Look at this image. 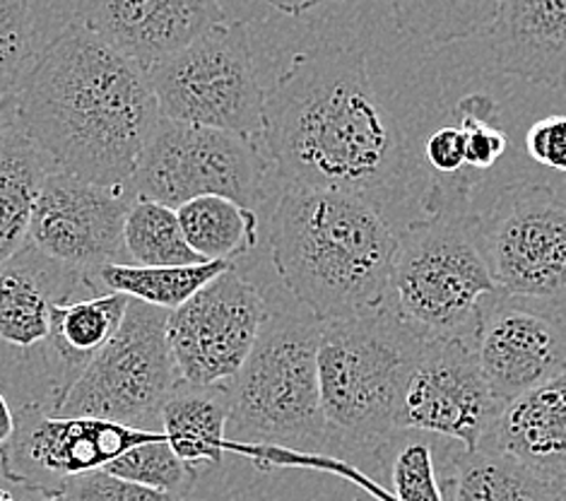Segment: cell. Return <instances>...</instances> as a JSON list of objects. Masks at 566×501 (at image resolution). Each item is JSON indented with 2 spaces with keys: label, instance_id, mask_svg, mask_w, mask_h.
Wrapping results in <instances>:
<instances>
[{
  "label": "cell",
  "instance_id": "obj_1",
  "mask_svg": "<svg viewBox=\"0 0 566 501\" xmlns=\"http://www.w3.org/2000/svg\"><path fill=\"white\" fill-rule=\"evenodd\" d=\"M285 186L353 194L386 212L417 171L396 116L353 49H312L265 92L263 133Z\"/></svg>",
  "mask_w": 566,
  "mask_h": 501
},
{
  "label": "cell",
  "instance_id": "obj_2",
  "mask_svg": "<svg viewBox=\"0 0 566 501\" xmlns=\"http://www.w3.org/2000/svg\"><path fill=\"white\" fill-rule=\"evenodd\" d=\"M159 118L143 67L75 20L18 90V131L53 167L99 186L130 188Z\"/></svg>",
  "mask_w": 566,
  "mask_h": 501
},
{
  "label": "cell",
  "instance_id": "obj_3",
  "mask_svg": "<svg viewBox=\"0 0 566 501\" xmlns=\"http://www.w3.org/2000/svg\"><path fill=\"white\" fill-rule=\"evenodd\" d=\"M396 247L384 210L328 188L285 186L271 220L277 275L321 323L388 306Z\"/></svg>",
  "mask_w": 566,
  "mask_h": 501
},
{
  "label": "cell",
  "instance_id": "obj_4",
  "mask_svg": "<svg viewBox=\"0 0 566 501\" xmlns=\"http://www.w3.org/2000/svg\"><path fill=\"white\" fill-rule=\"evenodd\" d=\"M502 296L482 247L473 181L465 171L434 174L424 194V218L398 232L390 309L424 341L473 337Z\"/></svg>",
  "mask_w": 566,
  "mask_h": 501
},
{
  "label": "cell",
  "instance_id": "obj_5",
  "mask_svg": "<svg viewBox=\"0 0 566 501\" xmlns=\"http://www.w3.org/2000/svg\"><path fill=\"white\" fill-rule=\"evenodd\" d=\"M424 337L390 306L376 314L321 323L316 367L328 429L349 439L396 431V415Z\"/></svg>",
  "mask_w": 566,
  "mask_h": 501
},
{
  "label": "cell",
  "instance_id": "obj_6",
  "mask_svg": "<svg viewBox=\"0 0 566 501\" xmlns=\"http://www.w3.org/2000/svg\"><path fill=\"white\" fill-rule=\"evenodd\" d=\"M321 321L268 316L241 372L227 384V439L306 451L326 441L318 388Z\"/></svg>",
  "mask_w": 566,
  "mask_h": 501
},
{
  "label": "cell",
  "instance_id": "obj_7",
  "mask_svg": "<svg viewBox=\"0 0 566 501\" xmlns=\"http://www.w3.org/2000/svg\"><path fill=\"white\" fill-rule=\"evenodd\" d=\"M159 116L261 138L265 90L249 24L227 20L145 71Z\"/></svg>",
  "mask_w": 566,
  "mask_h": 501
},
{
  "label": "cell",
  "instance_id": "obj_8",
  "mask_svg": "<svg viewBox=\"0 0 566 501\" xmlns=\"http://www.w3.org/2000/svg\"><path fill=\"white\" fill-rule=\"evenodd\" d=\"M167 321V309L130 300L116 335L49 413L112 419L138 429L159 422L161 405L179 384Z\"/></svg>",
  "mask_w": 566,
  "mask_h": 501
},
{
  "label": "cell",
  "instance_id": "obj_9",
  "mask_svg": "<svg viewBox=\"0 0 566 501\" xmlns=\"http://www.w3.org/2000/svg\"><path fill=\"white\" fill-rule=\"evenodd\" d=\"M265 159L255 138L159 118L133 171L136 198L181 208L200 196H224L255 210L265 198Z\"/></svg>",
  "mask_w": 566,
  "mask_h": 501
},
{
  "label": "cell",
  "instance_id": "obj_10",
  "mask_svg": "<svg viewBox=\"0 0 566 501\" xmlns=\"http://www.w3.org/2000/svg\"><path fill=\"white\" fill-rule=\"evenodd\" d=\"M492 278L511 300H566V200L543 184L506 186L480 215Z\"/></svg>",
  "mask_w": 566,
  "mask_h": 501
},
{
  "label": "cell",
  "instance_id": "obj_11",
  "mask_svg": "<svg viewBox=\"0 0 566 501\" xmlns=\"http://www.w3.org/2000/svg\"><path fill=\"white\" fill-rule=\"evenodd\" d=\"M271 311L255 284L232 265L179 309L169 311L167 337L179 382L222 386L244 367Z\"/></svg>",
  "mask_w": 566,
  "mask_h": 501
},
{
  "label": "cell",
  "instance_id": "obj_12",
  "mask_svg": "<svg viewBox=\"0 0 566 501\" xmlns=\"http://www.w3.org/2000/svg\"><path fill=\"white\" fill-rule=\"evenodd\" d=\"M15 417V437L0 458V470L10 482L46 499H59L71 478L104 470L133 446L161 437V429H138L99 417H61L42 405H27Z\"/></svg>",
  "mask_w": 566,
  "mask_h": 501
},
{
  "label": "cell",
  "instance_id": "obj_13",
  "mask_svg": "<svg viewBox=\"0 0 566 501\" xmlns=\"http://www.w3.org/2000/svg\"><path fill=\"white\" fill-rule=\"evenodd\" d=\"M478 367L473 337L424 341L396 415V431H424L463 443L484 446L502 410Z\"/></svg>",
  "mask_w": 566,
  "mask_h": 501
},
{
  "label": "cell",
  "instance_id": "obj_14",
  "mask_svg": "<svg viewBox=\"0 0 566 501\" xmlns=\"http://www.w3.org/2000/svg\"><path fill=\"white\" fill-rule=\"evenodd\" d=\"M133 200V188L99 186L51 165L39 188L27 243L90 280L106 263H126L124 222Z\"/></svg>",
  "mask_w": 566,
  "mask_h": 501
},
{
  "label": "cell",
  "instance_id": "obj_15",
  "mask_svg": "<svg viewBox=\"0 0 566 501\" xmlns=\"http://www.w3.org/2000/svg\"><path fill=\"white\" fill-rule=\"evenodd\" d=\"M73 20L147 71L229 18L222 0H77Z\"/></svg>",
  "mask_w": 566,
  "mask_h": 501
},
{
  "label": "cell",
  "instance_id": "obj_16",
  "mask_svg": "<svg viewBox=\"0 0 566 501\" xmlns=\"http://www.w3.org/2000/svg\"><path fill=\"white\" fill-rule=\"evenodd\" d=\"M482 378L496 400H511L566 367V333L557 321L521 309L502 294L473 333Z\"/></svg>",
  "mask_w": 566,
  "mask_h": 501
},
{
  "label": "cell",
  "instance_id": "obj_17",
  "mask_svg": "<svg viewBox=\"0 0 566 501\" xmlns=\"http://www.w3.org/2000/svg\"><path fill=\"white\" fill-rule=\"evenodd\" d=\"M92 290L85 273L63 265L30 243L0 265V343L18 349L44 345L53 309Z\"/></svg>",
  "mask_w": 566,
  "mask_h": 501
},
{
  "label": "cell",
  "instance_id": "obj_18",
  "mask_svg": "<svg viewBox=\"0 0 566 501\" xmlns=\"http://www.w3.org/2000/svg\"><path fill=\"white\" fill-rule=\"evenodd\" d=\"M502 73L533 85H566V0H502L488 30Z\"/></svg>",
  "mask_w": 566,
  "mask_h": 501
},
{
  "label": "cell",
  "instance_id": "obj_19",
  "mask_svg": "<svg viewBox=\"0 0 566 501\" xmlns=\"http://www.w3.org/2000/svg\"><path fill=\"white\" fill-rule=\"evenodd\" d=\"M490 449L516 458L541 476L557 480L566 472V367L502 405Z\"/></svg>",
  "mask_w": 566,
  "mask_h": 501
},
{
  "label": "cell",
  "instance_id": "obj_20",
  "mask_svg": "<svg viewBox=\"0 0 566 501\" xmlns=\"http://www.w3.org/2000/svg\"><path fill=\"white\" fill-rule=\"evenodd\" d=\"M128 302L126 294L106 292L90 300L63 302L53 309L51 331L42 345L51 382L49 410L56 408L75 378L116 335Z\"/></svg>",
  "mask_w": 566,
  "mask_h": 501
},
{
  "label": "cell",
  "instance_id": "obj_21",
  "mask_svg": "<svg viewBox=\"0 0 566 501\" xmlns=\"http://www.w3.org/2000/svg\"><path fill=\"white\" fill-rule=\"evenodd\" d=\"M229 390L179 382L161 405L159 425L171 451L191 468L218 466L227 453Z\"/></svg>",
  "mask_w": 566,
  "mask_h": 501
},
{
  "label": "cell",
  "instance_id": "obj_22",
  "mask_svg": "<svg viewBox=\"0 0 566 501\" xmlns=\"http://www.w3.org/2000/svg\"><path fill=\"white\" fill-rule=\"evenodd\" d=\"M51 161L15 128L0 133V265L30 237L32 210Z\"/></svg>",
  "mask_w": 566,
  "mask_h": 501
},
{
  "label": "cell",
  "instance_id": "obj_23",
  "mask_svg": "<svg viewBox=\"0 0 566 501\" xmlns=\"http://www.w3.org/2000/svg\"><path fill=\"white\" fill-rule=\"evenodd\" d=\"M451 501H555V480L490 446L453 456Z\"/></svg>",
  "mask_w": 566,
  "mask_h": 501
},
{
  "label": "cell",
  "instance_id": "obj_24",
  "mask_svg": "<svg viewBox=\"0 0 566 501\" xmlns=\"http://www.w3.org/2000/svg\"><path fill=\"white\" fill-rule=\"evenodd\" d=\"M234 263L203 261L191 265H136V263H106L90 275V288L97 284L128 300L174 311L186 304L210 280L222 275Z\"/></svg>",
  "mask_w": 566,
  "mask_h": 501
},
{
  "label": "cell",
  "instance_id": "obj_25",
  "mask_svg": "<svg viewBox=\"0 0 566 501\" xmlns=\"http://www.w3.org/2000/svg\"><path fill=\"white\" fill-rule=\"evenodd\" d=\"M181 232L200 261H227L247 255L259 243V215L224 196H200L177 208Z\"/></svg>",
  "mask_w": 566,
  "mask_h": 501
},
{
  "label": "cell",
  "instance_id": "obj_26",
  "mask_svg": "<svg viewBox=\"0 0 566 501\" xmlns=\"http://www.w3.org/2000/svg\"><path fill=\"white\" fill-rule=\"evenodd\" d=\"M502 0H390L400 32L427 44H453L488 32Z\"/></svg>",
  "mask_w": 566,
  "mask_h": 501
},
{
  "label": "cell",
  "instance_id": "obj_27",
  "mask_svg": "<svg viewBox=\"0 0 566 501\" xmlns=\"http://www.w3.org/2000/svg\"><path fill=\"white\" fill-rule=\"evenodd\" d=\"M124 249L136 265H191L203 263L188 247L179 215L157 200L136 198L124 222Z\"/></svg>",
  "mask_w": 566,
  "mask_h": 501
},
{
  "label": "cell",
  "instance_id": "obj_28",
  "mask_svg": "<svg viewBox=\"0 0 566 501\" xmlns=\"http://www.w3.org/2000/svg\"><path fill=\"white\" fill-rule=\"evenodd\" d=\"M104 470L128 482L150 487V490L174 494L181 501L191 494L198 478L196 468L184 463V460L171 451L165 435L155 441L133 446V449L112 460Z\"/></svg>",
  "mask_w": 566,
  "mask_h": 501
},
{
  "label": "cell",
  "instance_id": "obj_29",
  "mask_svg": "<svg viewBox=\"0 0 566 501\" xmlns=\"http://www.w3.org/2000/svg\"><path fill=\"white\" fill-rule=\"evenodd\" d=\"M36 56L27 0H0V100L18 94Z\"/></svg>",
  "mask_w": 566,
  "mask_h": 501
},
{
  "label": "cell",
  "instance_id": "obj_30",
  "mask_svg": "<svg viewBox=\"0 0 566 501\" xmlns=\"http://www.w3.org/2000/svg\"><path fill=\"white\" fill-rule=\"evenodd\" d=\"M455 114L465 143V167L473 171L492 169L509 145V135L496 124L499 106L488 94H468L458 102Z\"/></svg>",
  "mask_w": 566,
  "mask_h": 501
},
{
  "label": "cell",
  "instance_id": "obj_31",
  "mask_svg": "<svg viewBox=\"0 0 566 501\" xmlns=\"http://www.w3.org/2000/svg\"><path fill=\"white\" fill-rule=\"evenodd\" d=\"M396 501H447L439 484L434 453L427 441L402 443L390 463Z\"/></svg>",
  "mask_w": 566,
  "mask_h": 501
},
{
  "label": "cell",
  "instance_id": "obj_32",
  "mask_svg": "<svg viewBox=\"0 0 566 501\" xmlns=\"http://www.w3.org/2000/svg\"><path fill=\"white\" fill-rule=\"evenodd\" d=\"M65 501H181L174 494L150 490L124 478H116L106 470H92L75 476L63 484L61 497Z\"/></svg>",
  "mask_w": 566,
  "mask_h": 501
},
{
  "label": "cell",
  "instance_id": "obj_33",
  "mask_svg": "<svg viewBox=\"0 0 566 501\" xmlns=\"http://www.w3.org/2000/svg\"><path fill=\"white\" fill-rule=\"evenodd\" d=\"M525 150L547 169L566 174V116H545L525 133Z\"/></svg>",
  "mask_w": 566,
  "mask_h": 501
},
{
  "label": "cell",
  "instance_id": "obj_34",
  "mask_svg": "<svg viewBox=\"0 0 566 501\" xmlns=\"http://www.w3.org/2000/svg\"><path fill=\"white\" fill-rule=\"evenodd\" d=\"M424 159L434 174L451 176L465 167V143L458 126H443L424 140Z\"/></svg>",
  "mask_w": 566,
  "mask_h": 501
},
{
  "label": "cell",
  "instance_id": "obj_35",
  "mask_svg": "<svg viewBox=\"0 0 566 501\" xmlns=\"http://www.w3.org/2000/svg\"><path fill=\"white\" fill-rule=\"evenodd\" d=\"M263 3L273 6L275 10L282 12V15L302 18L308 10H314L318 6H328V3H340V0H263Z\"/></svg>",
  "mask_w": 566,
  "mask_h": 501
},
{
  "label": "cell",
  "instance_id": "obj_36",
  "mask_svg": "<svg viewBox=\"0 0 566 501\" xmlns=\"http://www.w3.org/2000/svg\"><path fill=\"white\" fill-rule=\"evenodd\" d=\"M15 427H18V417L12 413L3 393H0V458H3L12 437H15Z\"/></svg>",
  "mask_w": 566,
  "mask_h": 501
},
{
  "label": "cell",
  "instance_id": "obj_37",
  "mask_svg": "<svg viewBox=\"0 0 566 501\" xmlns=\"http://www.w3.org/2000/svg\"><path fill=\"white\" fill-rule=\"evenodd\" d=\"M18 126V94L0 100V133Z\"/></svg>",
  "mask_w": 566,
  "mask_h": 501
},
{
  "label": "cell",
  "instance_id": "obj_38",
  "mask_svg": "<svg viewBox=\"0 0 566 501\" xmlns=\"http://www.w3.org/2000/svg\"><path fill=\"white\" fill-rule=\"evenodd\" d=\"M555 501H566V472L555 480Z\"/></svg>",
  "mask_w": 566,
  "mask_h": 501
},
{
  "label": "cell",
  "instance_id": "obj_39",
  "mask_svg": "<svg viewBox=\"0 0 566 501\" xmlns=\"http://www.w3.org/2000/svg\"><path fill=\"white\" fill-rule=\"evenodd\" d=\"M0 501H15V497H12L8 490H0Z\"/></svg>",
  "mask_w": 566,
  "mask_h": 501
},
{
  "label": "cell",
  "instance_id": "obj_40",
  "mask_svg": "<svg viewBox=\"0 0 566 501\" xmlns=\"http://www.w3.org/2000/svg\"><path fill=\"white\" fill-rule=\"evenodd\" d=\"M49 501H65V499H49Z\"/></svg>",
  "mask_w": 566,
  "mask_h": 501
}]
</instances>
